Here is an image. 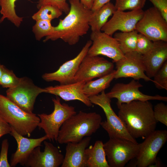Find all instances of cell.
<instances>
[{
	"mask_svg": "<svg viewBox=\"0 0 167 167\" xmlns=\"http://www.w3.org/2000/svg\"><path fill=\"white\" fill-rule=\"evenodd\" d=\"M70 9L66 16L60 19L52 32L45 37L44 41L61 39L72 45L87 34L90 28L89 20L92 11L85 7L79 0H69Z\"/></svg>",
	"mask_w": 167,
	"mask_h": 167,
	"instance_id": "6da1fadb",
	"label": "cell"
},
{
	"mask_svg": "<svg viewBox=\"0 0 167 167\" xmlns=\"http://www.w3.org/2000/svg\"><path fill=\"white\" fill-rule=\"evenodd\" d=\"M117 107L118 116L133 138L145 139L156 130L157 122L149 101H135Z\"/></svg>",
	"mask_w": 167,
	"mask_h": 167,
	"instance_id": "7a4b0ae2",
	"label": "cell"
},
{
	"mask_svg": "<svg viewBox=\"0 0 167 167\" xmlns=\"http://www.w3.org/2000/svg\"><path fill=\"white\" fill-rule=\"evenodd\" d=\"M101 122V116L96 112L79 111L62 124L57 142L60 144L79 142L84 137L90 136L95 133L100 128Z\"/></svg>",
	"mask_w": 167,
	"mask_h": 167,
	"instance_id": "3957f363",
	"label": "cell"
},
{
	"mask_svg": "<svg viewBox=\"0 0 167 167\" xmlns=\"http://www.w3.org/2000/svg\"><path fill=\"white\" fill-rule=\"evenodd\" d=\"M0 117L18 134L28 137L38 127L40 122L38 115L24 111L1 94Z\"/></svg>",
	"mask_w": 167,
	"mask_h": 167,
	"instance_id": "277c9868",
	"label": "cell"
},
{
	"mask_svg": "<svg viewBox=\"0 0 167 167\" xmlns=\"http://www.w3.org/2000/svg\"><path fill=\"white\" fill-rule=\"evenodd\" d=\"M88 97L92 104L100 107L105 113L106 120L102 121L101 126L107 132L109 138H119L138 143L130 134L121 119L113 110L111 105V99L106 96L105 91L100 94Z\"/></svg>",
	"mask_w": 167,
	"mask_h": 167,
	"instance_id": "5b68a950",
	"label": "cell"
},
{
	"mask_svg": "<svg viewBox=\"0 0 167 167\" xmlns=\"http://www.w3.org/2000/svg\"><path fill=\"white\" fill-rule=\"evenodd\" d=\"M52 100L54 106V110L49 114L42 113L37 115L40 118L38 127L44 130L48 139L57 142L58 132L62 124L76 112L74 107L66 103L62 104L58 96L53 98Z\"/></svg>",
	"mask_w": 167,
	"mask_h": 167,
	"instance_id": "8992f818",
	"label": "cell"
},
{
	"mask_svg": "<svg viewBox=\"0 0 167 167\" xmlns=\"http://www.w3.org/2000/svg\"><path fill=\"white\" fill-rule=\"evenodd\" d=\"M140 144L119 138H109L104 148L109 167H123L138 155Z\"/></svg>",
	"mask_w": 167,
	"mask_h": 167,
	"instance_id": "52a82bcc",
	"label": "cell"
},
{
	"mask_svg": "<svg viewBox=\"0 0 167 167\" xmlns=\"http://www.w3.org/2000/svg\"><path fill=\"white\" fill-rule=\"evenodd\" d=\"M135 30L152 42L167 41V21L154 6L144 11L142 17L136 24Z\"/></svg>",
	"mask_w": 167,
	"mask_h": 167,
	"instance_id": "ba28073f",
	"label": "cell"
},
{
	"mask_svg": "<svg viewBox=\"0 0 167 167\" xmlns=\"http://www.w3.org/2000/svg\"><path fill=\"white\" fill-rule=\"evenodd\" d=\"M6 96L11 101L24 111L32 113L37 96L45 93L46 89L35 85L32 80L26 77L21 78L16 87L8 88Z\"/></svg>",
	"mask_w": 167,
	"mask_h": 167,
	"instance_id": "9c48e42d",
	"label": "cell"
},
{
	"mask_svg": "<svg viewBox=\"0 0 167 167\" xmlns=\"http://www.w3.org/2000/svg\"><path fill=\"white\" fill-rule=\"evenodd\" d=\"M143 86L138 80L133 79L127 84H115L106 94L110 99L115 98L117 99V106L122 103H128L135 101L156 100L167 101L166 96L158 95L150 96L143 93L139 90V88Z\"/></svg>",
	"mask_w": 167,
	"mask_h": 167,
	"instance_id": "30bf717a",
	"label": "cell"
},
{
	"mask_svg": "<svg viewBox=\"0 0 167 167\" xmlns=\"http://www.w3.org/2000/svg\"><path fill=\"white\" fill-rule=\"evenodd\" d=\"M113 63L99 56L87 54L82 60L74 77V82L87 81L108 75L114 71Z\"/></svg>",
	"mask_w": 167,
	"mask_h": 167,
	"instance_id": "8fae6325",
	"label": "cell"
},
{
	"mask_svg": "<svg viewBox=\"0 0 167 167\" xmlns=\"http://www.w3.org/2000/svg\"><path fill=\"white\" fill-rule=\"evenodd\" d=\"M140 144L136 165L138 167H149L157 160V155L167 140V131L155 130Z\"/></svg>",
	"mask_w": 167,
	"mask_h": 167,
	"instance_id": "7c38bea8",
	"label": "cell"
},
{
	"mask_svg": "<svg viewBox=\"0 0 167 167\" xmlns=\"http://www.w3.org/2000/svg\"><path fill=\"white\" fill-rule=\"evenodd\" d=\"M115 63V79L130 77L137 80L142 79L146 81L153 82V80L145 74L142 55L135 51L124 54Z\"/></svg>",
	"mask_w": 167,
	"mask_h": 167,
	"instance_id": "4fadbf2b",
	"label": "cell"
},
{
	"mask_svg": "<svg viewBox=\"0 0 167 167\" xmlns=\"http://www.w3.org/2000/svg\"><path fill=\"white\" fill-rule=\"evenodd\" d=\"M90 39L92 44L87 54L91 56L102 55L112 59L115 62L123 56L118 42L114 38L101 31L92 32Z\"/></svg>",
	"mask_w": 167,
	"mask_h": 167,
	"instance_id": "5bb4252c",
	"label": "cell"
},
{
	"mask_svg": "<svg viewBox=\"0 0 167 167\" xmlns=\"http://www.w3.org/2000/svg\"><path fill=\"white\" fill-rule=\"evenodd\" d=\"M92 44L91 40L88 41L75 58L63 63L56 71L43 74L42 76V79L47 82L56 81L60 84L74 83L75 75Z\"/></svg>",
	"mask_w": 167,
	"mask_h": 167,
	"instance_id": "9a60e30c",
	"label": "cell"
},
{
	"mask_svg": "<svg viewBox=\"0 0 167 167\" xmlns=\"http://www.w3.org/2000/svg\"><path fill=\"white\" fill-rule=\"evenodd\" d=\"M143 13L142 9L127 12L116 10L111 18L102 27L101 31L112 36L117 31L129 32L135 30L136 24Z\"/></svg>",
	"mask_w": 167,
	"mask_h": 167,
	"instance_id": "2e32d148",
	"label": "cell"
},
{
	"mask_svg": "<svg viewBox=\"0 0 167 167\" xmlns=\"http://www.w3.org/2000/svg\"><path fill=\"white\" fill-rule=\"evenodd\" d=\"M44 151H41L40 146L32 151L27 160L26 167H58L62 164L64 156L59 149L52 143L45 140Z\"/></svg>",
	"mask_w": 167,
	"mask_h": 167,
	"instance_id": "e0dca14e",
	"label": "cell"
},
{
	"mask_svg": "<svg viewBox=\"0 0 167 167\" xmlns=\"http://www.w3.org/2000/svg\"><path fill=\"white\" fill-rule=\"evenodd\" d=\"M10 134L14 138L17 144L16 150L11 154L10 158V164L11 167H15L18 164L24 166L33 149L42 146V143L48 139L46 135L38 138H27L18 134L11 127Z\"/></svg>",
	"mask_w": 167,
	"mask_h": 167,
	"instance_id": "ac0fdd59",
	"label": "cell"
},
{
	"mask_svg": "<svg viewBox=\"0 0 167 167\" xmlns=\"http://www.w3.org/2000/svg\"><path fill=\"white\" fill-rule=\"evenodd\" d=\"M147 76L151 78L167 60V43L162 41L153 42L150 49L142 55Z\"/></svg>",
	"mask_w": 167,
	"mask_h": 167,
	"instance_id": "d6986e66",
	"label": "cell"
},
{
	"mask_svg": "<svg viewBox=\"0 0 167 167\" xmlns=\"http://www.w3.org/2000/svg\"><path fill=\"white\" fill-rule=\"evenodd\" d=\"M85 83L82 81H78L71 84L47 87L45 88V93L60 97L65 101L78 100L88 107H92V104L83 91Z\"/></svg>",
	"mask_w": 167,
	"mask_h": 167,
	"instance_id": "ffe728a7",
	"label": "cell"
},
{
	"mask_svg": "<svg viewBox=\"0 0 167 167\" xmlns=\"http://www.w3.org/2000/svg\"><path fill=\"white\" fill-rule=\"evenodd\" d=\"M91 138L85 137L78 142H69L61 167H86L85 150Z\"/></svg>",
	"mask_w": 167,
	"mask_h": 167,
	"instance_id": "44dd1931",
	"label": "cell"
},
{
	"mask_svg": "<svg viewBox=\"0 0 167 167\" xmlns=\"http://www.w3.org/2000/svg\"><path fill=\"white\" fill-rule=\"evenodd\" d=\"M85 154L86 167H109L102 141L97 140L93 146L87 148Z\"/></svg>",
	"mask_w": 167,
	"mask_h": 167,
	"instance_id": "7402d4cb",
	"label": "cell"
},
{
	"mask_svg": "<svg viewBox=\"0 0 167 167\" xmlns=\"http://www.w3.org/2000/svg\"><path fill=\"white\" fill-rule=\"evenodd\" d=\"M116 10L114 5L109 2L98 9L92 11L89 22L92 32L101 31L108 18Z\"/></svg>",
	"mask_w": 167,
	"mask_h": 167,
	"instance_id": "603a6c76",
	"label": "cell"
},
{
	"mask_svg": "<svg viewBox=\"0 0 167 167\" xmlns=\"http://www.w3.org/2000/svg\"><path fill=\"white\" fill-rule=\"evenodd\" d=\"M115 70L112 73L99 78L94 80L86 82L83 90L84 94L88 97L99 94L109 87L110 83L113 79Z\"/></svg>",
	"mask_w": 167,
	"mask_h": 167,
	"instance_id": "cb8c5ba5",
	"label": "cell"
},
{
	"mask_svg": "<svg viewBox=\"0 0 167 167\" xmlns=\"http://www.w3.org/2000/svg\"><path fill=\"white\" fill-rule=\"evenodd\" d=\"M138 33L137 31L134 30L114 34V38L118 42L119 48L124 54L135 51Z\"/></svg>",
	"mask_w": 167,
	"mask_h": 167,
	"instance_id": "d4e9b609",
	"label": "cell"
},
{
	"mask_svg": "<svg viewBox=\"0 0 167 167\" xmlns=\"http://www.w3.org/2000/svg\"><path fill=\"white\" fill-rule=\"evenodd\" d=\"M17 0H0V12L2 17L0 19V23L7 19L19 27L23 21V17L18 16L15 12V3Z\"/></svg>",
	"mask_w": 167,
	"mask_h": 167,
	"instance_id": "484cf974",
	"label": "cell"
},
{
	"mask_svg": "<svg viewBox=\"0 0 167 167\" xmlns=\"http://www.w3.org/2000/svg\"><path fill=\"white\" fill-rule=\"evenodd\" d=\"M62 11L58 7L50 5L43 6L38 11L32 16L33 19L51 21L53 19L58 18L62 15Z\"/></svg>",
	"mask_w": 167,
	"mask_h": 167,
	"instance_id": "4316f807",
	"label": "cell"
},
{
	"mask_svg": "<svg viewBox=\"0 0 167 167\" xmlns=\"http://www.w3.org/2000/svg\"><path fill=\"white\" fill-rule=\"evenodd\" d=\"M54 27L51 21L39 20L36 21L35 24L32 27V31L36 39L39 41L43 37L49 35L53 31Z\"/></svg>",
	"mask_w": 167,
	"mask_h": 167,
	"instance_id": "83f0119b",
	"label": "cell"
},
{
	"mask_svg": "<svg viewBox=\"0 0 167 167\" xmlns=\"http://www.w3.org/2000/svg\"><path fill=\"white\" fill-rule=\"evenodd\" d=\"M147 0H115L116 10L125 11L142 9Z\"/></svg>",
	"mask_w": 167,
	"mask_h": 167,
	"instance_id": "f1b7e54d",
	"label": "cell"
},
{
	"mask_svg": "<svg viewBox=\"0 0 167 167\" xmlns=\"http://www.w3.org/2000/svg\"><path fill=\"white\" fill-rule=\"evenodd\" d=\"M21 78L17 77L12 70L6 68L4 66L0 84L4 88H12L19 83Z\"/></svg>",
	"mask_w": 167,
	"mask_h": 167,
	"instance_id": "f546056e",
	"label": "cell"
},
{
	"mask_svg": "<svg viewBox=\"0 0 167 167\" xmlns=\"http://www.w3.org/2000/svg\"><path fill=\"white\" fill-rule=\"evenodd\" d=\"M153 82L159 89L167 90V61L157 71L153 77Z\"/></svg>",
	"mask_w": 167,
	"mask_h": 167,
	"instance_id": "4dcf8cb0",
	"label": "cell"
},
{
	"mask_svg": "<svg viewBox=\"0 0 167 167\" xmlns=\"http://www.w3.org/2000/svg\"><path fill=\"white\" fill-rule=\"evenodd\" d=\"M153 42L143 34L138 33L135 51L143 55L149 51L152 46Z\"/></svg>",
	"mask_w": 167,
	"mask_h": 167,
	"instance_id": "1f68e13d",
	"label": "cell"
},
{
	"mask_svg": "<svg viewBox=\"0 0 167 167\" xmlns=\"http://www.w3.org/2000/svg\"><path fill=\"white\" fill-rule=\"evenodd\" d=\"M67 0H38L37 7L38 9L41 7L47 5L54 6L58 7L62 12L67 14L70 9V6Z\"/></svg>",
	"mask_w": 167,
	"mask_h": 167,
	"instance_id": "d6a6232c",
	"label": "cell"
},
{
	"mask_svg": "<svg viewBox=\"0 0 167 167\" xmlns=\"http://www.w3.org/2000/svg\"><path fill=\"white\" fill-rule=\"evenodd\" d=\"M153 115L157 122L167 126V106L162 102L156 104L154 107Z\"/></svg>",
	"mask_w": 167,
	"mask_h": 167,
	"instance_id": "836d02e7",
	"label": "cell"
},
{
	"mask_svg": "<svg viewBox=\"0 0 167 167\" xmlns=\"http://www.w3.org/2000/svg\"><path fill=\"white\" fill-rule=\"evenodd\" d=\"M9 145L7 139H6L2 140L0 153V167H11L7 158Z\"/></svg>",
	"mask_w": 167,
	"mask_h": 167,
	"instance_id": "e575fe53",
	"label": "cell"
},
{
	"mask_svg": "<svg viewBox=\"0 0 167 167\" xmlns=\"http://www.w3.org/2000/svg\"><path fill=\"white\" fill-rule=\"evenodd\" d=\"M153 6L161 13L164 19L167 21V0H148Z\"/></svg>",
	"mask_w": 167,
	"mask_h": 167,
	"instance_id": "d590c367",
	"label": "cell"
},
{
	"mask_svg": "<svg viewBox=\"0 0 167 167\" xmlns=\"http://www.w3.org/2000/svg\"><path fill=\"white\" fill-rule=\"evenodd\" d=\"M11 127L0 117V138L3 136L10 134Z\"/></svg>",
	"mask_w": 167,
	"mask_h": 167,
	"instance_id": "8d00e7d4",
	"label": "cell"
},
{
	"mask_svg": "<svg viewBox=\"0 0 167 167\" xmlns=\"http://www.w3.org/2000/svg\"><path fill=\"white\" fill-rule=\"evenodd\" d=\"M111 0H94L92 7V11H93L101 8L106 3L110 2Z\"/></svg>",
	"mask_w": 167,
	"mask_h": 167,
	"instance_id": "74e56055",
	"label": "cell"
},
{
	"mask_svg": "<svg viewBox=\"0 0 167 167\" xmlns=\"http://www.w3.org/2000/svg\"><path fill=\"white\" fill-rule=\"evenodd\" d=\"M79 0L85 7L90 9H91L94 0Z\"/></svg>",
	"mask_w": 167,
	"mask_h": 167,
	"instance_id": "f35d334b",
	"label": "cell"
},
{
	"mask_svg": "<svg viewBox=\"0 0 167 167\" xmlns=\"http://www.w3.org/2000/svg\"><path fill=\"white\" fill-rule=\"evenodd\" d=\"M4 66L2 65L0 62V83L1 78L2 75Z\"/></svg>",
	"mask_w": 167,
	"mask_h": 167,
	"instance_id": "ab89813d",
	"label": "cell"
},
{
	"mask_svg": "<svg viewBox=\"0 0 167 167\" xmlns=\"http://www.w3.org/2000/svg\"></svg>",
	"mask_w": 167,
	"mask_h": 167,
	"instance_id": "60d3db41",
	"label": "cell"
}]
</instances>
